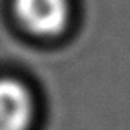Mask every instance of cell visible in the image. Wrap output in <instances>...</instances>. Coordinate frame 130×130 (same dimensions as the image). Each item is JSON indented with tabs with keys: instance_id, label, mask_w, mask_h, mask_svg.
Returning a JSON list of instances; mask_svg holds the SVG:
<instances>
[{
	"instance_id": "cell-1",
	"label": "cell",
	"mask_w": 130,
	"mask_h": 130,
	"mask_svg": "<svg viewBox=\"0 0 130 130\" xmlns=\"http://www.w3.org/2000/svg\"><path fill=\"white\" fill-rule=\"evenodd\" d=\"M17 19L37 35H56L69 22V0H15Z\"/></svg>"
},
{
	"instance_id": "cell-2",
	"label": "cell",
	"mask_w": 130,
	"mask_h": 130,
	"mask_svg": "<svg viewBox=\"0 0 130 130\" xmlns=\"http://www.w3.org/2000/svg\"><path fill=\"white\" fill-rule=\"evenodd\" d=\"M32 97L21 82L0 78V130H28L32 121Z\"/></svg>"
}]
</instances>
